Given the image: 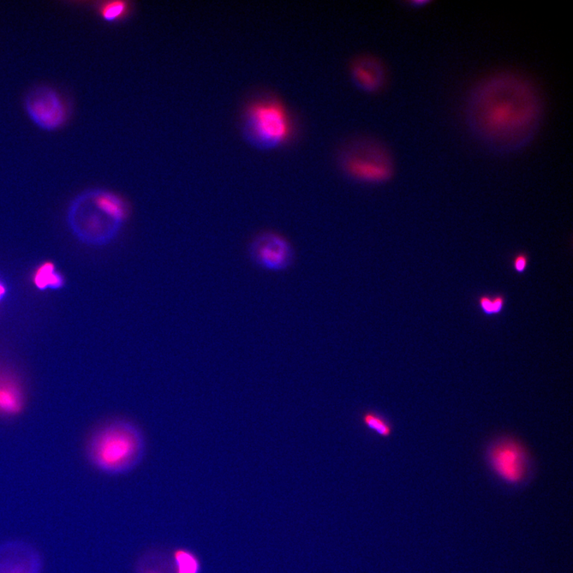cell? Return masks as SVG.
<instances>
[{"mask_svg":"<svg viewBox=\"0 0 573 573\" xmlns=\"http://www.w3.org/2000/svg\"><path fill=\"white\" fill-rule=\"evenodd\" d=\"M364 427L382 438H389L393 433L392 423L387 418L374 410L364 411L360 416Z\"/></svg>","mask_w":573,"mask_h":573,"instance_id":"cell-13","label":"cell"},{"mask_svg":"<svg viewBox=\"0 0 573 573\" xmlns=\"http://www.w3.org/2000/svg\"><path fill=\"white\" fill-rule=\"evenodd\" d=\"M25 404L21 381L14 371L0 365V416L20 414Z\"/></svg>","mask_w":573,"mask_h":573,"instance_id":"cell-11","label":"cell"},{"mask_svg":"<svg viewBox=\"0 0 573 573\" xmlns=\"http://www.w3.org/2000/svg\"><path fill=\"white\" fill-rule=\"evenodd\" d=\"M175 573H202V564L197 554L188 548H178L173 553Z\"/></svg>","mask_w":573,"mask_h":573,"instance_id":"cell-12","label":"cell"},{"mask_svg":"<svg viewBox=\"0 0 573 573\" xmlns=\"http://www.w3.org/2000/svg\"><path fill=\"white\" fill-rule=\"evenodd\" d=\"M146 440L134 423L116 419L92 434L86 447L88 461L109 475H123L138 468L145 457Z\"/></svg>","mask_w":573,"mask_h":573,"instance_id":"cell-2","label":"cell"},{"mask_svg":"<svg viewBox=\"0 0 573 573\" xmlns=\"http://www.w3.org/2000/svg\"><path fill=\"white\" fill-rule=\"evenodd\" d=\"M4 289H3V286L0 285V297H1L2 294H4Z\"/></svg>","mask_w":573,"mask_h":573,"instance_id":"cell-19","label":"cell"},{"mask_svg":"<svg viewBox=\"0 0 573 573\" xmlns=\"http://www.w3.org/2000/svg\"><path fill=\"white\" fill-rule=\"evenodd\" d=\"M338 166L350 181L367 186H378L390 180L395 164L389 149L369 137H356L339 149Z\"/></svg>","mask_w":573,"mask_h":573,"instance_id":"cell-4","label":"cell"},{"mask_svg":"<svg viewBox=\"0 0 573 573\" xmlns=\"http://www.w3.org/2000/svg\"><path fill=\"white\" fill-rule=\"evenodd\" d=\"M128 4L123 1L107 2L100 7V14L105 20L117 21L126 15Z\"/></svg>","mask_w":573,"mask_h":573,"instance_id":"cell-15","label":"cell"},{"mask_svg":"<svg viewBox=\"0 0 573 573\" xmlns=\"http://www.w3.org/2000/svg\"><path fill=\"white\" fill-rule=\"evenodd\" d=\"M349 77L357 91L368 95L381 93L387 83V71L381 60L369 53H362L351 60Z\"/></svg>","mask_w":573,"mask_h":573,"instance_id":"cell-8","label":"cell"},{"mask_svg":"<svg viewBox=\"0 0 573 573\" xmlns=\"http://www.w3.org/2000/svg\"><path fill=\"white\" fill-rule=\"evenodd\" d=\"M479 303L483 313L487 315H498L503 312L505 298L501 295L494 297L482 296L479 298Z\"/></svg>","mask_w":573,"mask_h":573,"instance_id":"cell-16","label":"cell"},{"mask_svg":"<svg viewBox=\"0 0 573 573\" xmlns=\"http://www.w3.org/2000/svg\"><path fill=\"white\" fill-rule=\"evenodd\" d=\"M77 210L79 234L86 242L98 246L114 240L129 218L126 202L103 190L82 196Z\"/></svg>","mask_w":573,"mask_h":573,"instance_id":"cell-3","label":"cell"},{"mask_svg":"<svg viewBox=\"0 0 573 573\" xmlns=\"http://www.w3.org/2000/svg\"><path fill=\"white\" fill-rule=\"evenodd\" d=\"M53 268L51 264H46L41 267L36 273L35 282L39 286H44L47 284L58 286L61 279L53 273Z\"/></svg>","mask_w":573,"mask_h":573,"instance_id":"cell-17","label":"cell"},{"mask_svg":"<svg viewBox=\"0 0 573 573\" xmlns=\"http://www.w3.org/2000/svg\"><path fill=\"white\" fill-rule=\"evenodd\" d=\"M159 553H147L136 565V573H175L174 566Z\"/></svg>","mask_w":573,"mask_h":573,"instance_id":"cell-14","label":"cell"},{"mask_svg":"<svg viewBox=\"0 0 573 573\" xmlns=\"http://www.w3.org/2000/svg\"><path fill=\"white\" fill-rule=\"evenodd\" d=\"M41 554L29 543L10 540L0 543V573H41Z\"/></svg>","mask_w":573,"mask_h":573,"instance_id":"cell-9","label":"cell"},{"mask_svg":"<svg viewBox=\"0 0 573 573\" xmlns=\"http://www.w3.org/2000/svg\"><path fill=\"white\" fill-rule=\"evenodd\" d=\"M292 131L289 112L276 96H264L249 105L244 133L254 147L265 152L277 150L288 143Z\"/></svg>","mask_w":573,"mask_h":573,"instance_id":"cell-5","label":"cell"},{"mask_svg":"<svg viewBox=\"0 0 573 573\" xmlns=\"http://www.w3.org/2000/svg\"><path fill=\"white\" fill-rule=\"evenodd\" d=\"M529 258L527 254H518L513 261V268L518 273H523L527 270L528 266Z\"/></svg>","mask_w":573,"mask_h":573,"instance_id":"cell-18","label":"cell"},{"mask_svg":"<svg viewBox=\"0 0 573 573\" xmlns=\"http://www.w3.org/2000/svg\"><path fill=\"white\" fill-rule=\"evenodd\" d=\"M543 103L527 77L499 72L471 89L466 122L475 138L495 152L512 153L530 145L541 126Z\"/></svg>","mask_w":573,"mask_h":573,"instance_id":"cell-1","label":"cell"},{"mask_svg":"<svg viewBox=\"0 0 573 573\" xmlns=\"http://www.w3.org/2000/svg\"><path fill=\"white\" fill-rule=\"evenodd\" d=\"M489 459L495 473L508 482H520L527 471L525 453L513 441H501L495 445L489 452Z\"/></svg>","mask_w":573,"mask_h":573,"instance_id":"cell-10","label":"cell"},{"mask_svg":"<svg viewBox=\"0 0 573 573\" xmlns=\"http://www.w3.org/2000/svg\"><path fill=\"white\" fill-rule=\"evenodd\" d=\"M31 121L41 129L55 131L67 121V110L59 93L51 87L39 86L29 91L24 101Z\"/></svg>","mask_w":573,"mask_h":573,"instance_id":"cell-7","label":"cell"},{"mask_svg":"<svg viewBox=\"0 0 573 573\" xmlns=\"http://www.w3.org/2000/svg\"><path fill=\"white\" fill-rule=\"evenodd\" d=\"M249 256L256 266L270 272H283L294 266L296 252L291 242L277 232L256 235L249 246Z\"/></svg>","mask_w":573,"mask_h":573,"instance_id":"cell-6","label":"cell"}]
</instances>
